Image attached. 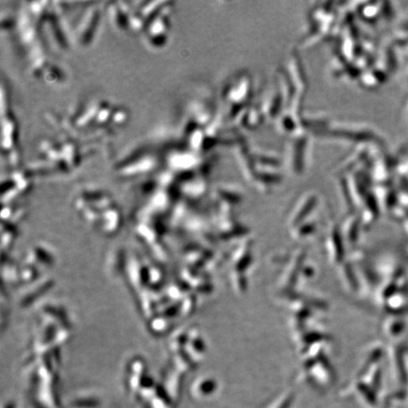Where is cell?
Returning a JSON list of instances; mask_svg holds the SVG:
<instances>
[{"instance_id": "2", "label": "cell", "mask_w": 408, "mask_h": 408, "mask_svg": "<svg viewBox=\"0 0 408 408\" xmlns=\"http://www.w3.org/2000/svg\"><path fill=\"white\" fill-rule=\"evenodd\" d=\"M361 391L364 392V393H366V392H368V389H366L365 386H361ZM371 393H373V392H371ZM371 393H368L367 400L368 402H374V397Z\"/></svg>"}, {"instance_id": "1", "label": "cell", "mask_w": 408, "mask_h": 408, "mask_svg": "<svg viewBox=\"0 0 408 408\" xmlns=\"http://www.w3.org/2000/svg\"><path fill=\"white\" fill-rule=\"evenodd\" d=\"M405 327H407V323L402 318H395L388 321L386 325L384 326V330L389 337H396L402 334Z\"/></svg>"}, {"instance_id": "3", "label": "cell", "mask_w": 408, "mask_h": 408, "mask_svg": "<svg viewBox=\"0 0 408 408\" xmlns=\"http://www.w3.org/2000/svg\"><path fill=\"white\" fill-rule=\"evenodd\" d=\"M291 402H292V397H289V398H287L286 400V401L282 402L281 407H280V408H289L290 405H291Z\"/></svg>"}]
</instances>
